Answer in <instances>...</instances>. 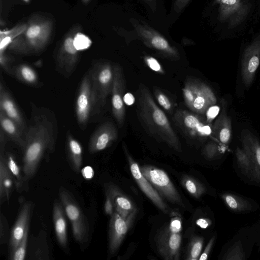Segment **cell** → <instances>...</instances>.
<instances>
[{
	"label": "cell",
	"mask_w": 260,
	"mask_h": 260,
	"mask_svg": "<svg viewBox=\"0 0 260 260\" xmlns=\"http://www.w3.org/2000/svg\"><path fill=\"white\" fill-rule=\"evenodd\" d=\"M30 118L25 132L22 171L26 181L35 176L45 154L54 152L58 134L57 120L50 109L30 104Z\"/></svg>",
	"instance_id": "cell-1"
},
{
	"label": "cell",
	"mask_w": 260,
	"mask_h": 260,
	"mask_svg": "<svg viewBox=\"0 0 260 260\" xmlns=\"http://www.w3.org/2000/svg\"><path fill=\"white\" fill-rule=\"evenodd\" d=\"M139 91L140 116L149 131L176 150L180 151L181 145L177 135L165 113L155 103L148 88L141 84Z\"/></svg>",
	"instance_id": "cell-2"
},
{
	"label": "cell",
	"mask_w": 260,
	"mask_h": 260,
	"mask_svg": "<svg viewBox=\"0 0 260 260\" xmlns=\"http://www.w3.org/2000/svg\"><path fill=\"white\" fill-rule=\"evenodd\" d=\"M52 26L51 20L34 16L28 21L25 30L10 45V49L22 54L40 52L49 41Z\"/></svg>",
	"instance_id": "cell-3"
},
{
	"label": "cell",
	"mask_w": 260,
	"mask_h": 260,
	"mask_svg": "<svg viewBox=\"0 0 260 260\" xmlns=\"http://www.w3.org/2000/svg\"><path fill=\"white\" fill-rule=\"evenodd\" d=\"M91 81L92 115L99 113L106 104L111 93L113 79V66L108 62H98L89 69Z\"/></svg>",
	"instance_id": "cell-4"
},
{
	"label": "cell",
	"mask_w": 260,
	"mask_h": 260,
	"mask_svg": "<svg viewBox=\"0 0 260 260\" xmlns=\"http://www.w3.org/2000/svg\"><path fill=\"white\" fill-rule=\"evenodd\" d=\"M59 197L65 213L72 225L73 236L80 245H84L89 238V228L86 216L72 194L60 186Z\"/></svg>",
	"instance_id": "cell-5"
},
{
	"label": "cell",
	"mask_w": 260,
	"mask_h": 260,
	"mask_svg": "<svg viewBox=\"0 0 260 260\" xmlns=\"http://www.w3.org/2000/svg\"><path fill=\"white\" fill-rule=\"evenodd\" d=\"M182 221L177 214L172 216L169 224L162 227L156 238V246L160 255L166 260L179 258L181 243Z\"/></svg>",
	"instance_id": "cell-6"
},
{
	"label": "cell",
	"mask_w": 260,
	"mask_h": 260,
	"mask_svg": "<svg viewBox=\"0 0 260 260\" xmlns=\"http://www.w3.org/2000/svg\"><path fill=\"white\" fill-rule=\"evenodd\" d=\"M141 173L161 198L172 204L184 206L182 198L167 173L154 166L140 167Z\"/></svg>",
	"instance_id": "cell-7"
},
{
	"label": "cell",
	"mask_w": 260,
	"mask_h": 260,
	"mask_svg": "<svg viewBox=\"0 0 260 260\" xmlns=\"http://www.w3.org/2000/svg\"><path fill=\"white\" fill-rule=\"evenodd\" d=\"M78 27L72 28L65 37L56 58L57 70L69 78L75 71L78 60V50L74 44V38L79 31Z\"/></svg>",
	"instance_id": "cell-8"
},
{
	"label": "cell",
	"mask_w": 260,
	"mask_h": 260,
	"mask_svg": "<svg viewBox=\"0 0 260 260\" xmlns=\"http://www.w3.org/2000/svg\"><path fill=\"white\" fill-rule=\"evenodd\" d=\"M219 6V19L230 28L241 24L248 15L251 5L248 0H216Z\"/></svg>",
	"instance_id": "cell-9"
},
{
	"label": "cell",
	"mask_w": 260,
	"mask_h": 260,
	"mask_svg": "<svg viewBox=\"0 0 260 260\" xmlns=\"http://www.w3.org/2000/svg\"><path fill=\"white\" fill-rule=\"evenodd\" d=\"M76 114L79 125L84 129L92 115L91 81L89 71L83 76L76 101Z\"/></svg>",
	"instance_id": "cell-10"
},
{
	"label": "cell",
	"mask_w": 260,
	"mask_h": 260,
	"mask_svg": "<svg viewBox=\"0 0 260 260\" xmlns=\"http://www.w3.org/2000/svg\"><path fill=\"white\" fill-rule=\"evenodd\" d=\"M137 210L128 217H122L115 212L110 216L109 226L108 252L115 254L119 249L136 215Z\"/></svg>",
	"instance_id": "cell-11"
},
{
	"label": "cell",
	"mask_w": 260,
	"mask_h": 260,
	"mask_svg": "<svg viewBox=\"0 0 260 260\" xmlns=\"http://www.w3.org/2000/svg\"><path fill=\"white\" fill-rule=\"evenodd\" d=\"M260 64V35L247 46L241 60V75L244 85L248 87L252 83Z\"/></svg>",
	"instance_id": "cell-12"
},
{
	"label": "cell",
	"mask_w": 260,
	"mask_h": 260,
	"mask_svg": "<svg viewBox=\"0 0 260 260\" xmlns=\"http://www.w3.org/2000/svg\"><path fill=\"white\" fill-rule=\"evenodd\" d=\"M174 120L186 135L192 137H206L212 133L209 123H206L200 117L185 110L177 111Z\"/></svg>",
	"instance_id": "cell-13"
},
{
	"label": "cell",
	"mask_w": 260,
	"mask_h": 260,
	"mask_svg": "<svg viewBox=\"0 0 260 260\" xmlns=\"http://www.w3.org/2000/svg\"><path fill=\"white\" fill-rule=\"evenodd\" d=\"M113 71L114 79L111 91L112 110L119 126L121 127L125 119V107L123 101L124 78L122 69L119 65H114Z\"/></svg>",
	"instance_id": "cell-14"
},
{
	"label": "cell",
	"mask_w": 260,
	"mask_h": 260,
	"mask_svg": "<svg viewBox=\"0 0 260 260\" xmlns=\"http://www.w3.org/2000/svg\"><path fill=\"white\" fill-rule=\"evenodd\" d=\"M118 137L117 131L112 122L105 121L94 132L89 141L88 150L91 153L102 151L109 147Z\"/></svg>",
	"instance_id": "cell-15"
},
{
	"label": "cell",
	"mask_w": 260,
	"mask_h": 260,
	"mask_svg": "<svg viewBox=\"0 0 260 260\" xmlns=\"http://www.w3.org/2000/svg\"><path fill=\"white\" fill-rule=\"evenodd\" d=\"M126 153L131 172L139 187L157 208L164 212L167 213L168 206L162 200L161 197L143 176L138 164L127 153Z\"/></svg>",
	"instance_id": "cell-16"
},
{
	"label": "cell",
	"mask_w": 260,
	"mask_h": 260,
	"mask_svg": "<svg viewBox=\"0 0 260 260\" xmlns=\"http://www.w3.org/2000/svg\"><path fill=\"white\" fill-rule=\"evenodd\" d=\"M241 138L242 149L248 156L253 166L252 179L260 183V143L247 129L242 131Z\"/></svg>",
	"instance_id": "cell-17"
},
{
	"label": "cell",
	"mask_w": 260,
	"mask_h": 260,
	"mask_svg": "<svg viewBox=\"0 0 260 260\" xmlns=\"http://www.w3.org/2000/svg\"><path fill=\"white\" fill-rule=\"evenodd\" d=\"M33 203L30 201L24 203L10 233L9 251L12 252L22 239L26 229L29 225Z\"/></svg>",
	"instance_id": "cell-18"
},
{
	"label": "cell",
	"mask_w": 260,
	"mask_h": 260,
	"mask_svg": "<svg viewBox=\"0 0 260 260\" xmlns=\"http://www.w3.org/2000/svg\"><path fill=\"white\" fill-rule=\"evenodd\" d=\"M0 110L14 120L25 134L27 123L15 101L2 81L0 82Z\"/></svg>",
	"instance_id": "cell-19"
},
{
	"label": "cell",
	"mask_w": 260,
	"mask_h": 260,
	"mask_svg": "<svg viewBox=\"0 0 260 260\" xmlns=\"http://www.w3.org/2000/svg\"><path fill=\"white\" fill-rule=\"evenodd\" d=\"M105 193L110 196L113 202L114 211L124 218L128 217L136 208L132 201L122 193L115 185L106 184Z\"/></svg>",
	"instance_id": "cell-20"
},
{
	"label": "cell",
	"mask_w": 260,
	"mask_h": 260,
	"mask_svg": "<svg viewBox=\"0 0 260 260\" xmlns=\"http://www.w3.org/2000/svg\"><path fill=\"white\" fill-rule=\"evenodd\" d=\"M27 252L29 259H49L50 252L47 241L46 231L44 229L40 230L36 236H31L28 244Z\"/></svg>",
	"instance_id": "cell-21"
},
{
	"label": "cell",
	"mask_w": 260,
	"mask_h": 260,
	"mask_svg": "<svg viewBox=\"0 0 260 260\" xmlns=\"http://www.w3.org/2000/svg\"><path fill=\"white\" fill-rule=\"evenodd\" d=\"M66 213L63 206L55 200L53 207V221L57 240L64 251L68 250V237Z\"/></svg>",
	"instance_id": "cell-22"
},
{
	"label": "cell",
	"mask_w": 260,
	"mask_h": 260,
	"mask_svg": "<svg viewBox=\"0 0 260 260\" xmlns=\"http://www.w3.org/2000/svg\"><path fill=\"white\" fill-rule=\"evenodd\" d=\"M216 101V98L210 87L201 82L190 109L196 113L204 114L210 107L215 105Z\"/></svg>",
	"instance_id": "cell-23"
},
{
	"label": "cell",
	"mask_w": 260,
	"mask_h": 260,
	"mask_svg": "<svg viewBox=\"0 0 260 260\" xmlns=\"http://www.w3.org/2000/svg\"><path fill=\"white\" fill-rule=\"evenodd\" d=\"M15 187L13 177L5 161V155L0 154V203L9 201Z\"/></svg>",
	"instance_id": "cell-24"
},
{
	"label": "cell",
	"mask_w": 260,
	"mask_h": 260,
	"mask_svg": "<svg viewBox=\"0 0 260 260\" xmlns=\"http://www.w3.org/2000/svg\"><path fill=\"white\" fill-rule=\"evenodd\" d=\"M1 128L6 136L23 150L25 146L24 132L12 119L0 110Z\"/></svg>",
	"instance_id": "cell-25"
},
{
	"label": "cell",
	"mask_w": 260,
	"mask_h": 260,
	"mask_svg": "<svg viewBox=\"0 0 260 260\" xmlns=\"http://www.w3.org/2000/svg\"><path fill=\"white\" fill-rule=\"evenodd\" d=\"M212 132L222 144H226L230 141L232 135L231 120L224 112H222L215 121Z\"/></svg>",
	"instance_id": "cell-26"
},
{
	"label": "cell",
	"mask_w": 260,
	"mask_h": 260,
	"mask_svg": "<svg viewBox=\"0 0 260 260\" xmlns=\"http://www.w3.org/2000/svg\"><path fill=\"white\" fill-rule=\"evenodd\" d=\"M67 148L69 160L73 169L79 172L82 164V148L80 143L72 135L68 133Z\"/></svg>",
	"instance_id": "cell-27"
},
{
	"label": "cell",
	"mask_w": 260,
	"mask_h": 260,
	"mask_svg": "<svg viewBox=\"0 0 260 260\" xmlns=\"http://www.w3.org/2000/svg\"><path fill=\"white\" fill-rule=\"evenodd\" d=\"M5 161L15 181V188L19 192L27 190V182L25 179L23 171L11 153L5 155Z\"/></svg>",
	"instance_id": "cell-28"
},
{
	"label": "cell",
	"mask_w": 260,
	"mask_h": 260,
	"mask_svg": "<svg viewBox=\"0 0 260 260\" xmlns=\"http://www.w3.org/2000/svg\"><path fill=\"white\" fill-rule=\"evenodd\" d=\"M14 74L17 79L29 85L37 86L39 84L37 72L27 64L19 65L15 69Z\"/></svg>",
	"instance_id": "cell-29"
},
{
	"label": "cell",
	"mask_w": 260,
	"mask_h": 260,
	"mask_svg": "<svg viewBox=\"0 0 260 260\" xmlns=\"http://www.w3.org/2000/svg\"><path fill=\"white\" fill-rule=\"evenodd\" d=\"M27 24L18 25L11 29L1 31L0 54H4L6 48L26 28Z\"/></svg>",
	"instance_id": "cell-30"
},
{
	"label": "cell",
	"mask_w": 260,
	"mask_h": 260,
	"mask_svg": "<svg viewBox=\"0 0 260 260\" xmlns=\"http://www.w3.org/2000/svg\"><path fill=\"white\" fill-rule=\"evenodd\" d=\"M181 183L185 189L193 197L200 198L206 191L205 187L196 179L188 176H184Z\"/></svg>",
	"instance_id": "cell-31"
},
{
	"label": "cell",
	"mask_w": 260,
	"mask_h": 260,
	"mask_svg": "<svg viewBox=\"0 0 260 260\" xmlns=\"http://www.w3.org/2000/svg\"><path fill=\"white\" fill-rule=\"evenodd\" d=\"M200 83L199 81L190 79L185 82L183 94L185 103L190 109L199 90Z\"/></svg>",
	"instance_id": "cell-32"
},
{
	"label": "cell",
	"mask_w": 260,
	"mask_h": 260,
	"mask_svg": "<svg viewBox=\"0 0 260 260\" xmlns=\"http://www.w3.org/2000/svg\"><path fill=\"white\" fill-rule=\"evenodd\" d=\"M222 198L226 205L235 211H244L251 208L249 203L239 197L232 194H224Z\"/></svg>",
	"instance_id": "cell-33"
},
{
	"label": "cell",
	"mask_w": 260,
	"mask_h": 260,
	"mask_svg": "<svg viewBox=\"0 0 260 260\" xmlns=\"http://www.w3.org/2000/svg\"><path fill=\"white\" fill-rule=\"evenodd\" d=\"M238 165L242 173L250 178L253 174V166L248 156L242 149L237 147L235 152Z\"/></svg>",
	"instance_id": "cell-34"
},
{
	"label": "cell",
	"mask_w": 260,
	"mask_h": 260,
	"mask_svg": "<svg viewBox=\"0 0 260 260\" xmlns=\"http://www.w3.org/2000/svg\"><path fill=\"white\" fill-rule=\"evenodd\" d=\"M29 225L26 229L24 235L15 249L10 253L11 260H24L25 258L28 244V233Z\"/></svg>",
	"instance_id": "cell-35"
},
{
	"label": "cell",
	"mask_w": 260,
	"mask_h": 260,
	"mask_svg": "<svg viewBox=\"0 0 260 260\" xmlns=\"http://www.w3.org/2000/svg\"><path fill=\"white\" fill-rule=\"evenodd\" d=\"M204 240L201 237H193L190 241L187 250L186 259L197 260L201 254Z\"/></svg>",
	"instance_id": "cell-36"
},
{
	"label": "cell",
	"mask_w": 260,
	"mask_h": 260,
	"mask_svg": "<svg viewBox=\"0 0 260 260\" xmlns=\"http://www.w3.org/2000/svg\"><path fill=\"white\" fill-rule=\"evenodd\" d=\"M91 43L89 38L80 31H78L74 36V44L78 51L88 49Z\"/></svg>",
	"instance_id": "cell-37"
},
{
	"label": "cell",
	"mask_w": 260,
	"mask_h": 260,
	"mask_svg": "<svg viewBox=\"0 0 260 260\" xmlns=\"http://www.w3.org/2000/svg\"><path fill=\"white\" fill-rule=\"evenodd\" d=\"M154 93L158 103L166 111L171 112L173 109L169 98L159 89L155 88Z\"/></svg>",
	"instance_id": "cell-38"
},
{
	"label": "cell",
	"mask_w": 260,
	"mask_h": 260,
	"mask_svg": "<svg viewBox=\"0 0 260 260\" xmlns=\"http://www.w3.org/2000/svg\"><path fill=\"white\" fill-rule=\"evenodd\" d=\"M9 234V224L5 215L2 212L0 214V243H6Z\"/></svg>",
	"instance_id": "cell-39"
},
{
	"label": "cell",
	"mask_w": 260,
	"mask_h": 260,
	"mask_svg": "<svg viewBox=\"0 0 260 260\" xmlns=\"http://www.w3.org/2000/svg\"><path fill=\"white\" fill-rule=\"evenodd\" d=\"M224 259H243L244 254L240 243L237 242L225 255Z\"/></svg>",
	"instance_id": "cell-40"
},
{
	"label": "cell",
	"mask_w": 260,
	"mask_h": 260,
	"mask_svg": "<svg viewBox=\"0 0 260 260\" xmlns=\"http://www.w3.org/2000/svg\"><path fill=\"white\" fill-rule=\"evenodd\" d=\"M145 61L147 66L154 72L160 74H164V71L159 62L154 57L146 56L145 57Z\"/></svg>",
	"instance_id": "cell-41"
},
{
	"label": "cell",
	"mask_w": 260,
	"mask_h": 260,
	"mask_svg": "<svg viewBox=\"0 0 260 260\" xmlns=\"http://www.w3.org/2000/svg\"><path fill=\"white\" fill-rule=\"evenodd\" d=\"M218 151V146L215 143H210L205 147L203 153L207 158L211 159L215 156Z\"/></svg>",
	"instance_id": "cell-42"
},
{
	"label": "cell",
	"mask_w": 260,
	"mask_h": 260,
	"mask_svg": "<svg viewBox=\"0 0 260 260\" xmlns=\"http://www.w3.org/2000/svg\"><path fill=\"white\" fill-rule=\"evenodd\" d=\"M220 108L215 105L210 107L206 112V121L210 123L218 115Z\"/></svg>",
	"instance_id": "cell-43"
},
{
	"label": "cell",
	"mask_w": 260,
	"mask_h": 260,
	"mask_svg": "<svg viewBox=\"0 0 260 260\" xmlns=\"http://www.w3.org/2000/svg\"><path fill=\"white\" fill-rule=\"evenodd\" d=\"M104 211L106 214L111 216L114 212L112 201L109 194L106 193V200L104 204Z\"/></svg>",
	"instance_id": "cell-44"
},
{
	"label": "cell",
	"mask_w": 260,
	"mask_h": 260,
	"mask_svg": "<svg viewBox=\"0 0 260 260\" xmlns=\"http://www.w3.org/2000/svg\"><path fill=\"white\" fill-rule=\"evenodd\" d=\"M214 241V238L212 237L209 241L203 253L201 254L199 260H206L208 258V255L212 247Z\"/></svg>",
	"instance_id": "cell-45"
},
{
	"label": "cell",
	"mask_w": 260,
	"mask_h": 260,
	"mask_svg": "<svg viewBox=\"0 0 260 260\" xmlns=\"http://www.w3.org/2000/svg\"><path fill=\"white\" fill-rule=\"evenodd\" d=\"M6 135L4 131L0 128V154L5 155L6 144Z\"/></svg>",
	"instance_id": "cell-46"
},
{
	"label": "cell",
	"mask_w": 260,
	"mask_h": 260,
	"mask_svg": "<svg viewBox=\"0 0 260 260\" xmlns=\"http://www.w3.org/2000/svg\"><path fill=\"white\" fill-rule=\"evenodd\" d=\"M81 173L83 177L86 179H91L93 176V169L89 166L84 168L81 170Z\"/></svg>",
	"instance_id": "cell-47"
},
{
	"label": "cell",
	"mask_w": 260,
	"mask_h": 260,
	"mask_svg": "<svg viewBox=\"0 0 260 260\" xmlns=\"http://www.w3.org/2000/svg\"><path fill=\"white\" fill-rule=\"evenodd\" d=\"M123 101L125 104L131 106L135 103V99L133 94L127 92L124 95Z\"/></svg>",
	"instance_id": "cell-48"
},
{
	"label": "cell",
	"mask_w": 260,
	"mask_h": 260,
	"mask_svg": "<svg viewBox=\"0 0 260 260\" xmlns=\"http://www.w3.org/2000/svg\"><path fill=\"white\" fill-rule=\"evenodd\" d=\"M196 224L202 229H206L211 224V221L209 219L201 218L197 220Z\"/></svg>",
	"instance_id": "cell-49"
},
{
	"label": "cell",
	"mask_w": 260,
	"mask_h": 260,
	"mask_svg": "<svg viewBox=\"0 0 260 260\" xmlns=\"http://www.w3.org/2000/svg\"><path fill=\"white\" fill-rule=\"evenodd\" d=\"M24 1H26V2H28L29 0H23Z\"/></svg>",
	"instance_id": "cell-50"
},
{
	"label": "cell",
	"mask_w": 260,
	"mask_h": 260,
	"mask_svg": "<svg viewBox=\"0 0 260 260\" xmlns=\"http://www.w3.org/2000/svg\"><path fill=\"white\" fill-rule=\"evenodd\" d=\"M84 2H86V1H88L89 0H83Z\"/></svg>",
	"instance_id": "cell-51"
}]
</instances>
